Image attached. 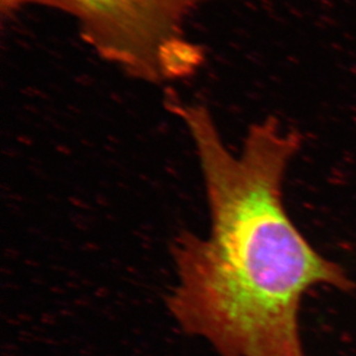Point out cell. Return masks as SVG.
<instances>
[{"label": "cell", "instance_id": "obj_3", "mask_svg": "<svg viewBox=\"0 0 356 356\" xmlns=\"http://www.w3.org/2000/svg\"><path fill=\"white\" fill-rule=\"evenodd\" d=\"M26 5H43V6L60 8V0H0V6L3 12H13L26 6Z\"/></svg>", "mask_w": 356, "mask_h": 356}, {"label": "cell", "instance_id": "obj_2", "mask_svg": "<svg viewBox=\"0 0 356 356\" xmlns=\"http://www.w3.org/2000/svg\"><path fill=\"white\" fill-rule=\"evenodd\" d=\"M212 0H60L81 36L104 60L133 78L163 83L187 78L203 64L191 40V14Z\"/></svg>", "mask_w": 356, "mask_h": 356}, {"label": "cell", "instance_id": "obj_1", "mask_svg": "<svg viewBox=\"0 0 356 356\" xmlns=\"http://www.w3.org/2000/svg\"><path fill=\"white\" fill-rule=\"evenodd\" d=\"M166 110L188 133L210 215L207 236L184 232L172 245L170 313L218 356H306L303 296L317 286L350 292L353 282L310 245L284 205L286 171L302 138L263 119L234 152L205 105L172 95Z\"/></svg>", "mask_w": 356, "mask_h": 356}]
</instances>
